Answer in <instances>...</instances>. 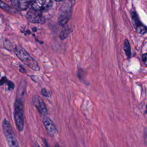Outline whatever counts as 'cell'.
<instances>
[{"mask_svg":"<svg viewBox=\"0 0 147 147\" xmlns=\"http://www.w3.org/2000/svg\"><path fill=\"white\" fill-rule=\"evenodd\" d=\"M14 52L16 55L27 66L34 71H39L40 67L37 61L33 59L21 46L16 45Z\"/></svg>","mask_w":147,"mask_h":147,"instance_id":"1","label":"cell"},{"mask_svg":"<svg viewBox=\"0 0 147 147\" xmlns=\"http://www.w3.org/2000/svg\"><path fill=\"white\" fill-rule=\"evenodd\" d=\"M24 105L20 98H17L14 103V117L16 126L19 131H22L24 128Z\"/></svg>","mask_w":147,"mask_h":147,"instance_id":"2","label":"cell"},{"mask_svg":"<svg viewBox=\"0 0 147 147\" xmlns=\"http://www.w3.org/2000/svg\"><path fill=\"white\" fill-rule=\"evenodd\" d=\"M3 131L9 147H20L18 140L13 132L10 122L4 119L2 123Z\"/></svg>","mask_w":147,"mask_h":147,"instance_id":"3","label":"cell"},{"mask_svg":"<svg viewBox=\"0 0 147 147\" xmlns=\"http://www.w3.org/2000/svg\"><path fill=\"white\" fill-rule=\"evenodd\" d=\"M72 2L71 1H65L60 8L58 22L61 26H65L68 22L72 13Z\"/></svg>","mask_w":147,"mask_h":147,"instance_id":"4","label":"cell"},{"mask_svg":"<svg viewBox=\"0 0 147 147\" xmlns=\"http://www.w3.org/2000/svg\"><path fill=\"white\" fill-rule=\"evenodd\" d=\"M27 19L31 22L42 24L45 22V18L41 11L33 9H30L26 13Z\"/></svg>","mask_w":147,"mask_h":147,"instance_id":"5","label":"cell"},{"mask_svg":"<svg viewBox=\"0 0 147 147\" xmlns=\"http://www.w3.org/2000/svg\"><path fill=\"white\" fill-rule=\"evenodd\" d=\"M32 103L34 107L38 110L42 118L48 116V110L42 98L37 95H35L32 97Z\"/></svg>","mask_w":147,"mask_h":147,"instance_id":"6","label":"cell"},{"mask_svg":"<svg viewBox=\"0 0 147 147\" xmlns=\"http://www.w3.org/2000/svg\"><path fill=\"white\" fill-rule=\"evenodd\" d=\"M53 1L51 0H37L32 1V9L39 11H46L52 6Z\"/></svg>","mask_w":147,"mask_h":147,"instance_id":"7","label":"cell"},{"mask_svg":"<svg viewBox=\"0 0 147 147\" xmlns=\"http://www.w3.org/2000/svg\"><path fill=\"white\" fill-rule=\"evenodd\" d=\"M42 122L49 136L54 137L57 134V130L54 123L48 117V115L42 118Z\"/></svg>","mask_w":147,"mask_h":147,"instance_id":"8","label":"cell"},{"mask_svg":"<svg viewBox=\"0 0 147 147\" xmlns=\"http://www.w3.org/2000/svg\"><path fill=\"white\" fill-rule=\"evenodd\" d=\"M133 24L136 30V31L141 34H144L147 32V28L140 21L135 12H133L131 14Z\"/></svg>","mask_w":147,"mask_h":147,"instance_id":"9","label":"cell"},{"mask_svg":"<svg viewBox=\"0 0 147 147\" xmlns=\"http://www.w3.org/2000/svg\"><path fill=\"white\" fill-rule=\"evenodd\" d=\"M10 2L12 6L20 11L26 10L29 7L30 3H32V1L28 0H11Z\"/></svg>","mask_w":147,"mask_h":147,"instance_id":"10","label":"cell"},{"mask_svg":"<svg viewBox=\"0 0 147 147\" xmlns=\"http://www.w3.org/2000/svg\"><path fill=\"white\" fill-rule=\"evenodd\" d=\"M72 31V28L70 26H67L66 27H64V29L61 30L60 35H59V38H60L61 40H64L65 38H67L71 32Z\"/></svg>","mask_w":147,"mask_h":147,"instance_id":"11","label":"cell"},{"mask_svg":"<svg viewBox=\"0 0 147 147\" xmlns=\"http://www.w3.org/2000/svg\"><path fill=\"white\" fill-rule=\"evenodd\" d=\"M0 7L9 13L13 14L16 13V10L12 7H11L5 2L1 1H0Z\"/></svg>","mask_w":147,"mask_h":147,"instance_id":"12","label":"cell"},{"mask_svg":"<svg viewBox=\"0 0 147 147\" xmlns=\"http://www.w3.org/2000/svg\"><path fill=\"white\" fill-rule=\"evenodd\" d=\"M124 51L125 52L126 55L127 57H129L130 55V47L129 41L127 40H125L124 41V47H123Z\"/></svg>","mask_w":147,"mask_h":147,"instance_id":"13","label":"cell"},{"mask_svg":"<svg viewBox=\"0 0 147 147\" xmlns=\"http://www.w3.org/2000/svg\"><path fill=\"white\" fill-rule=\"evenodd\" d=\"M41 93L45 97H49L52 94L51 92L49 90H48L47 88H43L41 89Z\"/></svg>","mask_w":147,"mask_h":147,"instance_id":"14","label":"cell"},{"mask_svg":"<svg viewBox=\"0 0 147 147\" xmlns=\"http://www.w3.org/2000/svg\"><path fill=\"white\" fill-rule=\"evenodd\" d=\"M9 80L7 79V78L5 76L3 77H1V74H0V86L3 85L5 83H7L9 82Z\"/></svg>","mask_w":147,"mask_h":147,"instance_id":"15","label":"cell"},{"mask_svg":"<svg viewBox=\"0 0 147 147\" xmlns=\"http://www.w3.org/2000/svg\"><path fill=\"white\" fill-rule=\"evenodd\" d=\"M7 86H8V87H9V89L10 90H11L13 89H14V83L12 82H10V81H9V82L7 83Z\"/></svg>","mask_w":147,"mask_h":147,"instance_id":"16","label":"cell"},{"mask_svg":"<svg viewBox=\"0 0 147 147\" xmlns=\"http://www.w3.org/2000/svg\"><path fill=\"white\" fill-rule=\"evenodd\" d=\"M142 61L147 65V53H145L142 56Z\"/></svg>","mask_w":147,"mask_h":147,"instance_id":"17","label":"cell"},{"mask_svg":"<svg viewBox=\"0 0 147 147\" xmlns=\"http://www.w3.org/2000/svg\"><path fill=\"white\" fill-rule=\"evenodd\" d=\"M144 140L145 141V144L147 145V128H146L144 130Z\"/></svg>","mask_w":147,"mask_h":147,"instance_id":"18","label":"cell"},{"mask_svg":"<svg viewBox=\"0 0 147 147\" xmlns=\"http://www.w3.org/2000/svg\"><path fill=\"white\" fill-rule=\"evenodd\" d=\"M29 77L31 78L32 80H33L35 82H37L39 80L37 76H35V75H30Z\"/></svg>","mask_w":147,"mask_h":147,"instance_id":"19","label":"cell"},{"mask_svg":"<svg viewBox=\"0 0 147 147\" xmlns=\"http://www.w3.org/2000/svg\"><path fill=\"white\" fill-rule=\"evenodd\" d=\"M20 72H22V73H24V74H26V70H25V69L21 65H20Z\"/></svg>","mask_w":147,"mask_h":147,"instance_id":"20","label":"cell"},{"mask_svg":"<svg viewBox=\"0 0 147 147\" xmlns=\"http://www.w3.org/2000/svg\"><path fill=\"white\" fill-rule=\"evenodd\" d=\"M33 147H40V146L38 145V144L36 141H34L33 143Z\"/></svg>","mask_w":147,"mask_h":147,"instance_id":"21","label":"cell"},{"mask_svg":"<svg viewBox=\"0 0 147 147\" xmlns=\"http://www.w3.org/2000/svg\"><path fill=\"white\" fill-rule=\"evenodd\" d=\"M146 112L147 113V105H146Z\"/></svg>","mask_w":147,"mask_h":147,"instance_id":"22","label":"cell"}]
</instances>
